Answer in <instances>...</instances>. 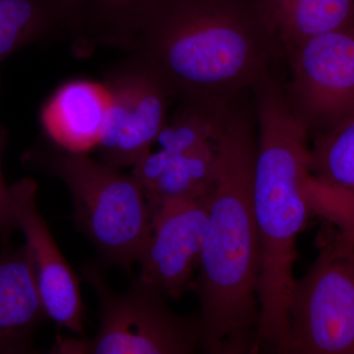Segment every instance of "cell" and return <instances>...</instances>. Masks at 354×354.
<instances>
[{"instance_id": "6", "label": "cell", "mask_w": 354, "mask_h": 354, "mask_svg": "<svg viewBox=\"0 0 354 354\" xmlns=\"http://www.w3.org/2000/svg\"><path fill=\"white\" fill-rule=\"evenodd\" d=\"M291 354H354V228L322 241L288 304Z\"/></svg>"}, {"instance_id": "7", "label": "cell", "mask_w": 354, "mask_h": 354, "mask_svg": "<svg viewBox=\"0 0 354 354\" xmlns=\"http://www.w3.org/2000/svg\"><path fill=\"white\" fill-rule=\"evenodd\" d=\"M116 67L104 83L113 97L101 143L97 150L104 164L133 167L152 151L167 121L171 86L144 58Z\"/></svg>"}, {"instance_id": "16", "label": "cell", "mask_w": 354, "mask_h": 354, "mask_svg": "<svg viewBox=\"0 0 354 354\" xmlns=\"http://www.w3.org/2000/svg\"><path fill=\"white\" fill-rule=\"evenodd\" d=\"M67 29L48 0H0V64L16 51Z\"/></svg>"}, {"instance_id": "3", "label": "cell", "mask_w": 354, "mask_h": 354, "mask_svg": "<svg viewBox=\"0 0 354 354\" xmlns=\"http://www.w3.org/2000/svg\"><path fill=\"white\" fill-rule=\"evenodd\" d=\"M270 34L241 0H160L127 50L184 99L227 100L266 75Z\"/></svg>"}, {"instance_id": "8", "label": "cell", "mask_w": 354, "mask_h": 354, "mask_svg": "<svg viewBox=\"0 0 354 354\" xmlns=\"http://www.w3.org/2000/svg\"><path fill=\"white\" fill-rule=\"evenodd\" d=\"M295 113L329 131L354 116V26L314 37L288 53Z\"/></svg>"}, {"instance_id": "12", "label": "cell", "mask_w": 354, "mask_h": 354, "mask_svg": "<svg viewBox=\"0 0 354 354\" xmlns=\"http://www.w3.org/2000/svg\"><path fill=\"white\" fill-rule=\"evenodd\" d=\"M48 319L25 244L0 249V354L30 353Z\"/></svg>"}, {"instance_id": "14", "label": "cell", "mask_w": 354, "mask_h": 354, "mask_svg": "<svg viewBox=\"0 0 354 354\" xmlns=\"http://www.w3.org/2000/svg\"><path fill=\"white\" fill-rule=\"evenodd\" d=\"M262 11L288 53L307 39L354 26V0H264Z\"/></svg>"}, {"instance_id": "18", "label": "cell", "mask_w": 354, "mask_h": 354, "mask_svg": "<svg viewBox=\"0 0 354 354\" xmlns=\"http://www.w3.org/2000/svg\"><path fill=\"white\" fill-rule=\"evenodd\" d=\"M310 172L332 187L354 191V116L317 139L310 149Z\"/></svg>"}, {"instance_id": "21", "label": "cell", "mask_w": 354, "mask_h": 354, "mask_svg": "<svg viewBox=\"0 0 354 354\" xmlns=\"http://www.w3.org/2000/svg\"><path fill=\"white\" fill-rule=\"evenodd\" d=\"M346 218L354 225V191H348L346 194Z\"/></svg>"}, {"instance_id": "20", "label": "cell", "mask_w": 354, "mask_h": 354, "mask_svg": "<svg viewBox=\"0 0 354 354\" xmlns=\"http://www.w3.org/2000/svg\"><path fill=\"white\" fill-rule=\"evenodd\" d=\"M62 14L67 30L73 32L81 41L84 13L90 0H48Z\"/></svg>"}, {"instance_id": "15", "label": "cell", "mask_w": 354, "mask_h": 354, "mask_svg": "<svg viewBox=\"0 0 354 354\" xmlns=\"http://www.w3.org/2000/svg\"><path fill=\"white\" fill-rule=\"evenodd\" d=\"M230 114L227 100L185 99L157 142L160 150L185 153L220 141Z\"/></svg>"}, {"instance_id": "4", "label": "cell", "mask_w": 354, "mask_h": 354, "mask_svg": "<svg viewBox=\"0 0 354 354\" xmlns=\"http://www.w3.org/2000/svg\"><path fill=\"white\" fill-rule=\"evenodd\" d=\"M28 160L41 162L66 184L77 225L104 260L131 272L151 221L148 199L137 179L88 153L67 152L53 144L34 151Z\"/></svg>"}, {"instance_id": "10", "label": "cell", "mask_w": 354, "mask_h": 354, "mask_svg": "<svg viewBox=\"0 0 354 354\" xmlns=\"http://www.w3.org/2000/svg\"><path fill=\"white\" fill-rule=\"evenodd\" d=\"M16 227L24 234L35 279L48 319L84 337L80 281L60 252L37 204L38 184L23 178L9 185Z\"/></svg>"}, {"instance_id": "19", "label": "cell", "mask_w": 354, "mask_h": 354, "mask_svg": "<svg viewBox=\"0 0 354 354\" xmlns=\"http://www.w3.org/2000/svg\"><path fill=\"white\" fill-rule=\"evenodd\" d=\"M6 129L0 124V243L1 245L10 243L11 235L17 230L11 205L9 186L4 180L2 172V153L6 145Z\"/></svg>"}, {"instance_id": "5", "label": "cell", "mask_w": 354, "mask_h": 354, "mask_svg": "<svg viewBox=\"0 0 354 354\" xmlns=\"http://www.w3.org/2000/svg\"><path fill=\"white\" fill-rule=\"evenodd\" d=\"M99 299L101 323L91 339L59 337L53 353L187 354L201 346L202 326L197 318L174 313L164 295L138 279L124 293L109 286L93 266L83 271Z\"/></svg>"}, {"instance_id": "2", "label": "cell", "mask_w": 354, "mask_h": 354, "mask_svg": "<svg viewBox=\"0 0 354 354\" xmlns=\"http://www.w3.org/2000/svg\"><path fill=\"white\" fill-rule=\"evenodd\" d=\"M259 137L252 202L259 239L260 315L255 353H288V304L295 286L297 241L315 212L308 128L266 75L257 85Z\"/></svg>"}, {"instance_id": "17", "label": "cell", "mask_w": 354, "mask_h": 354, "mask_svg": "<svg viewBox=\"0 0 354 354\" xmlns=\"http://www.w3.org/2000/svg\"><path fill=\"white\" fill-rule=\"evenodd\" d=\"M160 0H90L84 13L82 41L127 50Z\"/></svg>"}, {"instance_id": "11", "label": "cell", "mask_w": 354, "mask_h": 354, "mask_svg": "<svg viewBox=\"0 0 354 354\" xmlns=\"http://www.w3.org/2000/svg\"><path fill=\"white\" fill-rule=\"evenodd\" d=\"M113 104L104 82L75 79L59 86L44 102L39 123L50 144L70 153L97 150Z\"/></svg>"}, {"instance_id": "9", "label": "cell", "mask_w": 354, "mask_h": 354, "mask_svg": "<svg viewBox=\"0 0 354 354\" xmlns=\"http://www.w3.org/2000/svg\"><path fill=\"white\" fill-rule=\"evenodd\" d=\"M211 194L169 200L151 211L150 227L137 259V279L143 285L176 300L194 288Z\"/></svg>"}, {"instance_id": "13", "label": "cell", "mask_w": 354, "mask_h": 354, "mask_svg": "<svg viewBox=\"0 0 354 354\" xmlns=\"http://www.w3.org/2000/svg\"><path fill=\"white\" fill-rule=\"evenodd\" d=\"M218 160L220 141L185 153L158 149L140 158L133 165L131 174L143 188L152 211L169 200L204 196L211 192Z\"/></svg>"}, {"instance_id": "1", "label": "cell", "mask_w": 354, "mask_h": 354, "mask_svg": "<svg viewBox=\"0 0 354 354\" xmlns=\"http://www.w3.org/2000/svg\"><path fill=\"white\" fill-rule=\"evenodd\" d=\"M256 145L250 123L230 114L220 140L194 283L201 305V348L208 353H255L261 271L252 202Z\"/></svg>"}]
</instances>
